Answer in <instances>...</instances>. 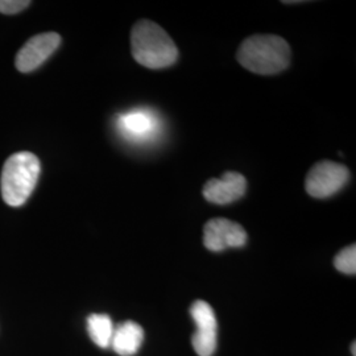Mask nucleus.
<instances>
[{
    "label": "nucleus",
    "mask_w": 356,
    "mask_h": 356,
    "mask_svg": "<svg viewBox=\"0 0 356 356\" xmlns=\"http://www.w3.org/2000/svg\"><path fill=\"white\" fill-rule=\"evenodd\" d=\"M236 57L239 64L248 72L272 76L289 66L291 47L276 35H254L243 41Z\"/></svg>",
    "instance_id": "f257e3e1"
},
{
    "label": "nucleus",
    "mask_w": 356,
    "mask_h": 356,
    "mask_svg": "<svg viewBox=\"0 0 356 356\" xmlns=\"http://www.w3.org/2000/svg\"><path fill=\"white\" fill-rule=\"evenodd\" d=\"M131 51L138 64L154 70L172 66L178 58L175 41L151 20H140L132 28Z\"/></svg>",
    "instance_id": "f03ea898"
},
{
    "label": "nucleus",
    "mask_w": 356,
    "mask_h": 356,
    "mask_svg": "<svg viewBox=\"0 0 356 356\" xmlns=\"http://www.w3.org/2000/svg\"><path fill=\"white\" fill-rule=\"evenodd\" d=\"M41 172L38 156L31 152L13 153L1 170L0 189L4 202L13 207L26 204L35 191Z\"/></svg>",
    "instance_id": "7ed1b4c3"
},
{
    "label": "nucleus",
    "mask_w": 356,
    "mask_h": 356,
    "mask_svg": "<svg viewBox=\"0 0 356 356\" xmlns=\"http://www.w3.org/2000/svg\"><path fill=\"white\" fill-rule=\"evenodd\" d=\"M350 179V170L338 163L323 160L313 166L305 179V191L313 198H329L343 189Z\"/></svg>",
    "instance_id": "20e7f679"
},
{
    "label": "nucleus",
    "mask_w": 356,
    "mask_h": 356,
    "mask_svg": "<svg viewBox=\"0 0 356 356\" xmlns=\"http://www.w3.org/2000/svg\"><path fill=\"white\" fill-rule=\"evenodd\" d=\"M120 135L131 143H149L159 136L161 129L160 118L148 108H135L118 116Z\"/></svg>",
    "instance_id": "39448f33"
},
{
    "label": "nucleus",
    "mask_w": 356,
    "mask_h": 356,
    "mask_svg": "<svg viewBox=\"0 0 356 356\" xmlns=\"http://www.w3.org/2000/svg\"><path fill=\"white\" fill-rule=\"evenodd\" d=\"M191 316L195 322V332L191 337L193 348L200 356L214 355L218 329L214 309L206 301L198 300L191 305Z\"/></svg>",
    "instance_id": "423d86ee"
},
{
    "label": "nucleus",
    "mask_w": 356,
    "mask_h": 356,
    "mask_svg": "<svg viewBox=\"0 0 356 356\" xmlns=\"http://www.w3.org/2000/svg\"><path fill=\"white\" fill-rule=\"evenodd\" d=\"M247 243V232L236 222L226 218L210 219L204 227V247L211 252L241 248Z\"/></svg>",
    "instance_id": "0eeeda50"
},
{
    "label": "nucleus",
    "mask_w": 356,
    "mask_h": 356,
    "mask_svg": "<svg viewBox=\"0 0 356 356\" xmlns=\"http://www.w3.org/2000/svg\"><path fill=\"white\" fill-rule=\"evenodd\" d=\"M61 44V36L54 32L41 33L29 38L17 51L15 65L22 73H31L44 64Z\"/></svg>",
    "instance_id": "6e6552de"
},
{
    "label": "nucleus",
    "mask_w": 356,
    "mask_h": 356,
    "mask_svg": "<svg viewBox=\"0 0 356 356\" xmlns=\"http://www.w3.org/2000/svg\"><path fill=\"white\" fill-rule=\"evenodd\" d=\"M247 191V179L238 172H226L220 178H211L204 184V197L214 204H229L241 200Z\"/></svg>",
    "instance_id": "1a4fd4ad"
},
{
    "label": "nucleus",
    "mask_w": 356,
    "mask_h": 356,
    "mask_svg": "<svg viewBox=\"0 0 356 356\" xmlns=\"http://www.w3.org/2000/svg\"><path fill=\"white\" fill-rule=\"evenodd\" d=\"M144 341V330L139 323L126 321L114 329L110 347L120 356L135 355L140 350Z\"/></svg>",
    "instance_id": "9d476101"
},
{
    "label": "nucleus",
    "mask_w": 356,
    "mask_h": 356,
    "mask_svg": "<svg viewBox=\"0 0 356 356\" xmlns=\"http://www.w3.org/2000/svg\"><path fill=\"white\" fill-rule=\"evenodd\" d=\"M114 329V323L107 314H91L88 318L90 338L101 348L110 347Z\"/></svg>",
    "instance_id": "9b49d317"
},
{
    "label": "nucleus",
    "mask_w": 356,
    "mask_h": 356,
    "mask_svg": "<svg viewBox=\"0 0 356 356\" xmlns=\"http://www.w3.org/2000/svg\"><path fill=\"white\" fill-rule=\"evenodd\" d=\"M334 266L335 268L346 273V275H355L356 273V245H348L343 248L341 252L335 256L334 259Z\"/></svg>",
    "instance_id": "f8f14e48"
},
{
    "label": "nucleus",
    "mask_w": 356,
    "mask_h": 356,
    "mask_svg": "<svg viewBox=\"0 0 356 356\" xmlns=\"http://www.w3.org/2000/svg\"><path fill=\"white\" fill-rule=\"evenodd\" d=\"M31 4L28 0H0V13L4 15H15L22 13Z\"/></svg>",
    "instance_id": "ddd939ff"
},
{
    "label": "nucleus",
    "mask_w": 356,
    "mask_h": 356,
    "mask_svg": "<svg viewBox=\"0 0 356 356\" xmlns=\"http://www.w3.org/2000/svg\"><path fill=\"white\" fill-rule=\"evenodd\" d=\"M355 342H354V343H353V346H351V347H353V355L354 356H356V346H355Z\"/></svg>",
    "instance_id": "4468645a"
}]
</instances>
